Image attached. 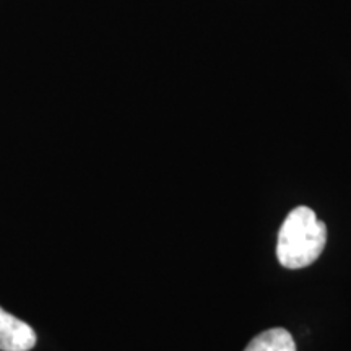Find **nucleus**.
I'll list each match as a JSON object with an SVG mask.
<instances>
[{
	"instance_id": "nucleus-1",
	"label": "nucleus",
	"mask_w": 351,
	"mask_h": 351,
	"mask_svg": "<svg viewBox=\"0 0 351 351\" xmlns=\"http://www.w3.org/2000/svg\"><path fill=\"white\" fill-rule=\"evenodd\" d=\"M327 244V226L309 207H296L278 232L276 257L285 269H304L317 261Z\"/></svg>"
},
{
	"instance_id": "nucleus-3",
	"label": "nucleus",
	"mask_w": 351,
	"mask_h": 351,
	"mask_svg": "<svg viewBox=\"0 0 351 351\" xmlns=\"http://www.w3.org/2000/svg\"><path fill=\"white\" fill-rule=\"evenodd\" d=\"M244 351H296V343L287 328L275 327L254 337Z\"/></svg>"
},
{
	"instance_id": "nucleus-2",
	"label": "nucleus",
	"mask_w": 351,
	"mask_h": 351,
	"mask_svg": "<svg viewBox=\"0 0 351 351\" xmlns=\"http://www.w3.org/2000/svg\"><path fill=\"white\" fill-rule=\"evenodd\" d=\"M36 345V333L28 324L0 307V351H29Z\"/></svg>"
}]
</instances>
